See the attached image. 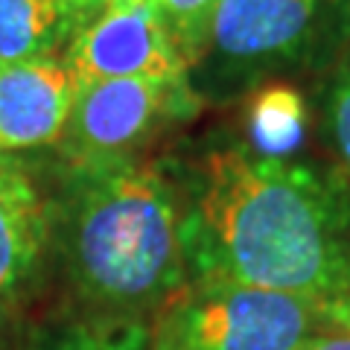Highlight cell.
I'll list each match as a JSON object with an SVG mask.
<instances>
[{"instance_id": "obj_5", "label": "cell", "mask_w": 350, "mask_h": 350, "mask_svg": "<svg viewBox=\"0 0 350 350\" xmlns=\"http://www.w3.org/2000/svg\"><path fill=\"white\" fill-rule=\"evenodd\" d=\"M204 103L190 79H96L79 82L70 117L59 137L68 167H108L140 158L167 129L187 123Z\"/></svg>"}, {"instance_id": "obj_12", "label": "cell", "mask_w": 350, "mask_h": 350, "mask_svg": "<svg viewBox=\"0 0 350 350\" xmlns=\"http://www.w3.org/2000/svg\"><path fill=\"white\" fill-rule=\"evenodd\" d=\"M321 131L336 155V167L350 178V50L324 76Z\"/></svg>"}, {"instance_id": "obj_6", "label": "cell", "mask_w": 350, "mask_h": 350, "mask_svg": "<svg viewBox=\"0 0 350 350\" xmlns=\"http://www.w3.org/2000/svg\"><path fill=\"white\" fill-rule=\"evenodd\" d=\"M64 59L79 76V82L96 79H167L181 82L187 62L170 38L152 0L129 9L108 6L70 41Z\"/></svg>"}, {"instance_id": "obj_14", "label": "cell", "mask_w": 350, "mask_h": 350, "mask_svg": "<svg viewBox=\"0 0 350 350\" xmlns=\"http://www.w3.org/2000/svg\"><path fill=\"white\" fill-rule=\"evenodd\" d=\"M21 321L15 306H0V350H18L21 347Z\"/></svg>"}, {"instance_id": "obj_3", "label": "cell", "mask_w": 350, "mask_h": 350, "mask_svg": "<svg viewBox=\"0 0 350 350\" xmlns=\"http://www.w3.org/2000/svg\"><path fill=\"white\" fill-rule=\"evenodd\" d=\"M350 50V0H219L187 70L202 103H231L266 82L327 73Z\"/></svg>"}, {"instance_id": "obj_15", "label": "cell", "mask_w": 350, "mask_h": 350, "mask_svg": "<svg viewBox=\"0 0 350 350\" xmlns=\"http://www.w3.org/2000/svg\"><path fill=\"white\" fill-rule=\"evenodd\" d=\"M301 350H350V330H327L312 336Z\"/></svg>"}, {"instance_id": "obj_4", "label": "cell", "mask_w": 350, "mask_h": 350, "mask_svg": "<svg viewBox=\"0 0 350 350\" xmlns=\"http://www.w3.org/2000/svg\"><path fill=\"white\" fill-rule=\"evenodd\" d=\"M333 330L321 304L231 280H187L146 324V350H301Z\"/></svg>"}, {"instance_id": "obj_16", "label": "cell", "mask_w": 350, "mask_h": 350, "mask_svg": "<svg viewBox=\"0 0 350 350\" xmlns=\"http://www.w3.org/2000/svg\"><path fill=\"white\" fill-rule=\"evenodd\" d=\"M64 3H68V6H70V12L79 18V24L88 27L94 18H100V15L105 12L111 0H64Z\"/></svg>"}, {"instance_id": "obj_2", "label": "cell", "mask_w": 350, "mask_h": 350, "mask_svg": "<svg viewBox=\"0 0 350 350\" xmlns=\"http://www.w3.org/2000/svg\"><path fill=\"white\" fill-rule=\"evenodd\" d=\"M50 248L70 315L149 324L190 280L175 155L50 170Z\"/></svg>"}, {"instance_id": "obj_1", "label": "cell", "mask_w": 350, "mask_h": 350, "mask_svg": "<svg viewBox=\"0 0 350 350\" xmlns=\"http://www.w3.org/2000/svg\"><path fill=\"white\" fill-rule=\"evenodd\" d=\"M190 280H231L321 304L350 301V178L336 163L269 158L245 137L175 155Z\"/></svg>"}, {"instance_id": "obj_13", "label": "cell", "mask_w": 350, "mask_h": 350, "mask_svg": "<svg viewBox=\"0 0 350 350\" xmlns=\"http://www.w3.org/2000/svg\"><path fill=\"white\" fill-rule=\"evenodd\" d=\"M152 6H155L158 18L163 21L170 38L175 41L190 70L204 50L219 0H152Z\"/></svg>"}, {"instance_id": "obj_18", "label": "cell", "mask_w": 350, "mask_h": 350, "mask_svg": "<svg viewBox=\"0 0 350 350\" xmlns=\"http://www.w3.org/2000/svg\"><path fill=\"white\" fill-rule=\"evenodd\" d=\"M137 3H144V0H111V9H129V6H137Z\"/></svg>"}, {"instance_id": "obj_7", "label": "cell", "mask_w": 350, "mask_h": 350, "mask_svg": "<svg viewBox=\"0 0 350 350\" xmlns=\"http://www.w3.org/2000/svg\"><path fill=\"white\" fill-rule=\"evenodd\" d=\"M50 170L0 152V306H18L47 271Z\"/></svg>"}, {"instance_id": "obj_11", "label": "cell", "mask_w": 350, "mask_h": 350, "mask_svg": "<svg viewBox=\"0 0 350 350\" xmlns=\"http://www.w3.org/2000/svg\"><path fill=\"white\" fill-rule=\"evenodd\" d=\"M18 350H146V324L64 315L32 330Z\"/></svg>"}, {"instance_id": "obj_9", "label": "cell", "mask_w": 350, "mask_h": 350, "mask_svg": "<svg viewBox=\"0 0 350 350\" xmlns=\"http://www.w3.org/2000/svg\"><path fill=\"white\" fill-rule=\"evenodd\" d=\"M79 29L64 0H0V64L62 56Z\"/></svg>"}, {"instance_id": "obj_17", "label": "cell", "mask_w": 350, "mask_h": 350, "mask_svg": "<svg viewBox=\"0 0 350 350\" xmlns=\"http://www.w3.org/2000/svg\"><path fill=\"white\" fill-rule=\"evenodd\" d=\"M330 324H333V330H350V301L330 312Z\"/></svg>"}, {"instance_id": "obj_10", "label": "cell", "mask_w": 350, "mask_h": 350, "mask_svg": "<svg viewBox=\"0 0 350 350\" xmlns=\"http://www.w3.org/2000/svg\"><path fill=\"white\" fill-rule=\"evenodd\" d=\"M310 105L295 82H266L248 94L245 144L269 158H289L306 137Z\"/></svg>"}, {"instance_id": "obj_8", "label": "cell", "mask_w": 350, "mask_h": 350, "mask_svg": "<svg viewBox=\"0 0 350 350\" xmlns=\"http://www.w3.org/2000/svg\"><path fill=\"white\" fill-rule=\"evenodd\" d=\"M79 91L64 56L0 64V152H36L59 144Z\"/></svg>"}]
</instances>
